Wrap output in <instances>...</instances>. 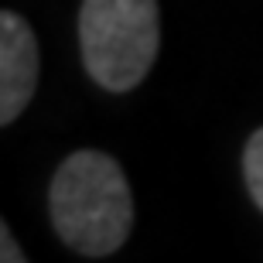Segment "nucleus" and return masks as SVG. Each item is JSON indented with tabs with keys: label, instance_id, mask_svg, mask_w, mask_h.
Returning a JSON list of instances; mask_svg holds the SVG:
<instances>
[{
	"label": "nucleus",
	"instance_id": "obj_1",
	"mask_svg": "<svg viewBox=\"0 0 263 263\" xmlns=\"http://www.w3.org/2000/svg\"><path fill=\"white\" fill-rule=\"evenodd\" d=\"M48 219L59 239L82 256H109L127 243L134 198L123 167L103 151H76L48 188Z\"/></svg>",
	"mask_w": 263,
	"mask_h": 263
},
{
	"label": "nucleus",
	"instance_id": "obj_2",
	"mask_svg": "<svg viewBox=\"0 0 263 263\" xmlns=\"http://www.w3.org/2000/svg\"><path fill=\"white\" fill-rule=\"evenodd\" d=\"M82 65L106 92H130L144 82L161 48L157 0H82Z\"/></svg>",
	"mask_w": 263,
	"mask_h": 263
},
{
	"label": "nucleus",
	"instance_id": "obj_3",
	"mask_svg": "<svg viewBox=\"0 0 263 263\" xmlns=\"http://www.w3.org/2000/svg\"><path fill=\"white\" fill-rule=\"evenodd\" d=\"M41 48L31 24L14 10L0 14V123L10 127L38 89Z\"/></svg>",
	"mask_w": 263,
	"mask_h": 263
},
{
	"label": "nucleus",
	"instance_id": "obj_4",
	"mask_svg": "<svg viewBox=\"0 0 263 263\" xmlns=\"http://www.w3.org/2000/svg\"><path fill=\"white\" fill-rule=\"evenodd\" d=\"M243 178H246V192H250L253 205L263 212V127L253 130L243 147Z\"/></svg>",
	"mask_w": 263,
	"mask_h": 263
},
{
	"label": "nucleus",
	"instance_id": "obj_5",
	"mask_svg": "<svg viewBox=\"0 0 263 263\" xmlns=\"http://www.w3.org/2000/svg\"><path fill=\"white\" fill-rule=\"evenodd\" d=\"M0 263H28V256H24V250L14 239L7 222H0Z\"/></svg>",
	"mask_w": 263,
	"mask_h": 263
}]
</instances>
